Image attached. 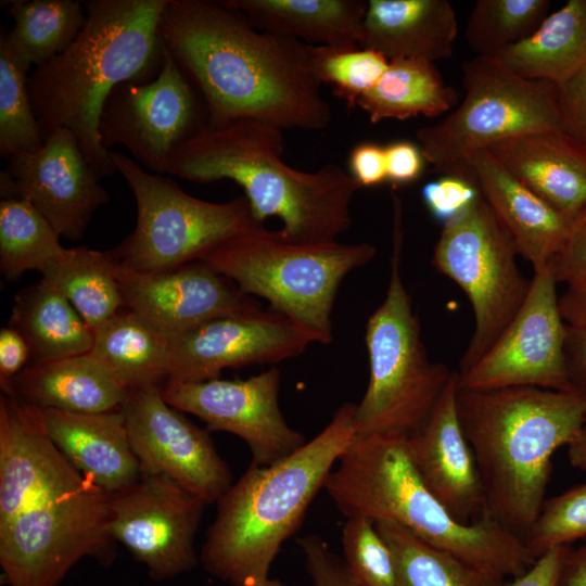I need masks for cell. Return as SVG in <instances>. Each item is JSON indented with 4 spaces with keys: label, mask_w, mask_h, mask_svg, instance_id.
<instances>
[{
    "label": "cell",
    "mask_w": 586,
    "mask_h": 586,
    "mask_svg": "<svg viewBox=\"0 0 586 586\" xmlns=\"http://www.w3.org/2000/svg\"><path fill=\"white\" fill-rule=\"evenodd\" d=\"M550 267L534 271L521 308L480 360L458 373V386H534L572 392L565 365L566 324Z\"/></svg>",
    "instance_id": "obj_14"
},
{
    "label": "cell",
    "mask_w": 586,
    "mask_h": 586,
    "mask_svg": "<svg viewBox=\"0 0 586 586\" xmlns=\"http://www.w3.org/2000/svg\"><path fill=\"white\" fill-rule=\"evenodd\" d=\"M351 175L360 187H373L387 180L384 146L375 142L356 144L348 158Z\"/></svg>",
    "instance_id": "obj_47"
},
{
    "label": "cell",
    "mask_w": 586,
    "mask_h": 586,
    "mask_svg": "<svg viewBox=\"0 0 586 586\" xmlns=\"http://www.w3.org/2000/svg\"><path fill=\"white\" fill-rule=\"evenodd\" d=\"M461 69L460 104L442 120L416 131L425 162L451 169L500 141L562 131L555 85L523 78L495 58L475 56Z\"/></svg>",
    "instance_id": "obj_10"
},
{
    "label": "cell",
    "mask_w": 586,
    "mask_h": 586,
    "mask_svg": "<svg viewBox=\"0 0 586 586\" xmlns=\"http://www.w3.org/2000/svg\"><path fill=\"white\" fill-rule=\"evenodd\" d=\"M556 87L562 131L586 144V67Z\"/></svg>",
    "instance_id": "obj_45"
},
{
    "label": "cell",
    "mask_w": 586,
    "mask_h": 586,
    "mask_svg": "<svg viewBox=\"0 0 586 586\" xmlns=\"http://www.w3.org/2000/svg\"><path fill=\"white\" fill-rule=\"evenodd\" d=\"M314 342L311 333L271 308L218 316L170 337L168 381H207L225 368L277 364Z\"/></svg>",
    "instance_id": "obj_18"
},
{
    "label": "cell",
    "mask_w": 586,
    "mask_h": 586,
    "mask_svg": "<svg viewBox=\"0 0 586 586\" xmlns=\"http://www.w3.org/2000/svg\"><path fill=\"white\" fill-rule=\"evenodd\" d=\"M162 44V43H161ZM163 62L151 79L119 84L107 97L98 123L101 145H124L133 160L164 175L176 151L208 125L206 105L162 46Z\"/></svg>",
    "instance_id": "obj_13"
},
{
    "label": "cell",
    "mask_w": 586,
    "mask_h": 586,
    "mask_svg": "<svg viewBox=\"0 0 586 586\" xmlns=\"http://www.w3.org/2000/svg\"><path fill=\"white\" fill-rule=\"evenodd\" d=\"M356 404L344 403L331 421L289 457L268 467L250 464L216 502L217 513L200 560L213 576L240 586L269 577L282 544L305 513L340 456L355 437Z\"/></svg>",
    "instance_id": "obj_6"
},
{
    "label": "cell",
    "mask_w": 586,
    "mask_h": 586,
    "mask_svg": "<svg viewBox=\"0 0 586 586\" xmlns=\"http://www.w3.org/2000/svg\"><path fill=\"white\" fill-rule=\"evenodd\" d=\"M90 354L128 392L162 388L170 377V337L131 310L94 330Z\"/></svg>",
    "instance_id": "obj_30"
},
{
    "label": "cell",
    "mask_w": 586,
    "mask_h": 586,
    "mask_svg": "<svg viewBox=\"0 0 586 586\" xmlns=\"http://www.w3.org/2000/svg\"><path fill=\"white\" fill-rule=\"evenodd\" d=\"M515 243L482 194L442 225L432 263L468 297L474 329L458 373L475 365L524 303L531 280L517 264Z\"/></svg>",
    "instance_id": "obj_11"
},
{
    "label": "cell",
    "mask_w": 586,
    "mask_h": 586,
    "mask_svg": "<svg viewBox=\"0 0 586 586\" xmlns=\"http://www.w3.org/2000/svg\"><path fill=\"white\" fill-rule=\"evenodd\" d=\"M109 502L110 493L86 479L0 525L1 584L58 586L85 557L111 564Z\"/></svg>",
    "instance_id": "obj_12"
},
{
    "label": "cell",
    "mask_w": 586,
    "mask_h": 586,
    "mask_svg": "<svg viewBox=\"0 0 586 586\" xmlns=\"http://www.w3.org/2000/svg\"><path fill=\"white\" fill-rule=\"evenodd\" d=\"M30 358L24 337L12 327L0 331V385L4 388Z\"/></svg>",
    "instance_id": "obj_50"
},
{
    "label": "cell",
    "mask_w": 586,
    "mask_h": 586,
    "mask_svg": "<svg viewBox=\"0 0 586 586\" xmlns=\"http://www.w3.org/2000/svg\"><path fill=\"white\" fill-rule=\"evenodd\" d=\"M117 279L128 310L169 337L218 316L262 308L201 260L158 272L136 271L118 260Z\"/></svg>",
    "instance_id": "obj_20"
},
{
    "label": "cell",
    "mask_w": 586,
    "mask_h": 586,
    "mask_svg": "<svg viewBox=\"0 0 586 586\" xmlns=\"http://www.w3.org/2000/svg\"><path fill=\"white\" fill-rule=\"evenodd\" d=\"M117 265L113 250L78 246L66 249L41 275L71 302L94 332L125 306Z\"/></svg>",
    "instance_id": "obj_33"
},
{
    "label": "cell",
    "mask_w": 586,
    "mask_h": 586,
    "mask_svg": "<svg viewBox=\"0 0 586 586\" xmlns=\"http://www.w3.org/2000/svg\"><path fill=\"white\" fill-rule=\"evenodd\" d=\"M157 33L201 94L209 126L254 119L317 131L331 123L311 44L259 30L221 1L168 0Z\"/></svg>",
    "instance_id": "obj_1"
},
{
    "label": "cell",
    "mask_w": 586,
    "mask_h": 586,
    "mask_svg": "<svg viewBox=\"0 0 586 586\" xmlns=\"http://www.w3.org/2000/svg\"><path fill=\"white\" fill-rule=\"evenodd\" d=\"M458 91L445 84L434 63L424 59H394L377 85L355 103L373 124L438 116L458 102Z\"/></svg>",
    "instance_id": "obj_32"
},
{
    "label": "cell",
    "mask_w": 586,
    "mask_h": 586,
    "mask_svg": "<svg viewBox=\"0 0 586 586\" xmlns=\"http://www.w3.org/2000/svg\"><path fill=\"white\" fill-rule=\"evenodd\" d=\"M369 243H297L265 227L234 237L201 262L233 281L247 295L265 298L316 342L332 341L331 313L342 280L369 263Z\"/></svg>",
    "instance_id": "obj_8"
},
{
    "label": "cell",
    "mask_w": 586,
    "mask_h": 586,
    "mask_svg": "<svg viewBox=\"0 0 586 586\" xmlns=\"http://www.w3.org/2000/svg\"><path fill=\"white\" fill-rule=\"evenodd\" d=\"M570 546L556 547L538 557L523 574L506 579L501 586H557L562 562Z\"/></svg>",
    "instance_id": "obj_48"
},
{
    "label": "cell",
    "mask_w": 586,
    "mask_h": 586,
    "mask_svg": "<svg viewBox=\"0 0 586 586\" xmlns=\"http://www.w3.org/2000/svg\"><path fill=\"white\" fill-rule=\"evenodd\" d=\"M313 65L321 85L355 106L356 101L380 80L388 60L380 52L364 48L313 46Z\"/></svg>",
    "instance_id": "obj_39"
},
{
    "label": "cell",
    "mask_w": 586,
    "mask_h": 586,
    "mask_svg": "<svg viewBox=\"0 0 586 586\" xmlns=\"http://www.w3.org/2000/svg\"><path fill=\"white\" fill-rule=\"evenodd\" d=\"M568 457L573 468L586 471V425L568 445Z\"/></svg>",
    "instance_id": "obj_53"
},
{
    "label": "cell",
    "mask_w": 586,
    "mask_h": 586,
    "mask_svg": "<svg viewBox=\"0 0 586 586\" xmlns=\"http://www.w3.org/2000/svg\"><path fill=\"white\" fill-rule=\"evenodd\" d=\"M458 22L447 0H369L364 48L394 59L435 62L453 55Z\"/></svg>",
    "instance_id": "obj_26"
},
{
    "label": "cell",
    "mask_w": 586,
    "mask_h": 586,
    "mask_svg": "<svg viewBox=\"0 0 586 586\" xmlns=\"http://www.w3.org/2000/svg\"><path fill=\"white\" fill-rule=\"evenodd\" d=\"M282 130L254 119L207 125L169 160L165 174L208 183L229 179L244 191L254 216L278 217L279 235L291 242L322 243L352 225L351 203L361 188L334 163L303 171L285 164Z\"/></svg>",
    "instance_id": "obj_3"
},
{
    "label": "cell",
    "mask_w": 586,
    "mask_h": 586,
    "mask_svg": "<svg viewBox=\"0 0 586 586\" xmlns=\"http://www.w3.org/2000/svg\"><path fill=\"white\" fill-rule=\"evenodd\" d=\"M259 30L311 46L357 48L364 38L368 1L364 0H224Z\"/></svg>",
    "instance_id": "obj_28"
},
{
    "label": "cell",
    "mask_w": 586,
    "mask_h": 586,
    "mask_svg": "<svg viewBox=\"0 0 586 586\" xmlns=\"http://www.w3.org/2000/svg\"><path fill=\"white\" fill-rule=\"evenodd\" d=\"M559 308L565 324L586 330V280L568 285L559 296Z\"/></svg>",
    "instance_id": "obj_51"
},
{
    "label": "cell",
    "mask_w": 586,
    "mask_h": 586,
    "mask_svg": "<svg viewBox=\"0 0 586 586\" xmlns=\"http://www.w3.org/2000/svg\"><path fill=\"white\" fill-rule=\"evenodd\" d=\"M10 327L26 341L33 362L90 353L94 339L71 302L43 278L16 294Z\"/></svg>",
    "instance_id": "obj_31"
},
{
    "label": "cell",
    "mask_w": 586,
    "mask_h": 586,
    "mask_svg": "<svg viewBox=\"0 0 586 586\" xmlns=\"http://www.w3.org/2000/svg\"><path fill=\"white\" fill-rule=\"evenodd\" d=\"M456 407L481 477L483 515L523 540L545 500L552 455L586 425L584 403L534 386H458Z\"/></svg>",
    "instance_id": "obj_4"
},
{
    "label": "cell",
    "mask_w": 586,
    "mask_h": 586,
    "mask_svg": "<svg viewBox=\"0 0 586 586\" xmlns=\"http://www.w3.org/2000/svg\"><path fill=\"white\" fill-rule=\"evenodd\" d=\"M2 393L40 409L92 413L120 409L129 392L87 353L33 362Z\"/></svg>",
    "instance_id": "obj_27"
},
{
    "label": "cell",
    "mask_w": 586,
    "mask_h": 586,
    "mask_svg": "<svg viewBox=\"0 0 586 586\" xmlns=\"http://www.w3.org/2000/svg\"><path fill=\"white\" fill-rule=\"evenodd\" d=\"M304 555L311 586H358L342 557L332 551L326 540L316 535L297 539Z\"/></svg>",
    "instance_id": "obj_43"
},
{
    "label": "cell",
    "mask_w": 586,
    "mask_h": 586,
    "mask_svg": "<svg viewBox=\"0 0 586 586\" xmlns=\"http://www.w3.org/2000/svg\"><path fill=\"white\" fill-rule=\"evenodd\" d=\"M240 586H286V585L277 578L267 577L263 579L247 581Z\"/></svg>",
    "instance_id": "obj_54"
},
{
    "label": "cell",
    "mask_w": 586,
    "mask_h": 586,
    "mask_svg": "<svg viewBox=\"0 0 586 586\" xmlns=\"http://www.w3.org/2000/svg\"><path fill=\"white\" fill-rule=\"evenodd\" d=\"M564 354L571 391L586 407V330L566 324Z\"/></svg>",
    "instance_id": "obj_49"
},
{
    "label": "cell",
    "mask_w": 586,
    "mask_h": 586,
    "mask_svg": "<svg viewBox=\"0 0 586 586\" xmlns=\"http://www.w3.org/2000/svg\"><path fill=\"white\" fill-rule=\"evenodd\" d=\"M341 542L342 559L358 586H399L392 550L372 521L346 518Z\"/></svg>",
    "instance_id": "obj_40"
},
{
    "label": "cell",
    "mask_w": 586,
    "mask_h": 586,
    "mask_svg": "<svg viewBox=\"0 0 586 586\" xmlns=\"http://www.w3.org/2000/svg\"><path fill=\"white\" fill-rule=\"evenodd\" d=\"M586 536V483L545 499L523 543L537 559Z\"/></svg>",
    "instance_id": "obj_41"
},
{
    "label": "cell",
    "mask_w": 586,
    "mask_h": 586,
    "mask_svg": "<svg viewBox=\"0 0 586 586\" xmlns=\"http://www.w3.org/2000/svg\"><path fill=\"white\" fill-rule=\"evenodd\" d=\"M167 1H87L86 23L75 41L28 75L43 142L56 130L69 129L100 179L116 171L99 139L102 107L119 84L148 80L160 72L157 28Z\"/></svg>",
    "instance_id": "obj_2"
},
{
    "label": "cell",
    "mask_w": 586,
    "mask_h": 586,
    "mask_svg": "<svg viewBox=\"0 0 586 586\" xmlns=\"http://www.w3.org/2000/svg\"><path fill=\"white\" fill-rule=\"evenodd\" d=\"M557 586H586V545L577 549L570 547Z\"/></svg>",
    "instance_id": "obj_52"
},
{
    "label": "cell",
    "mask_w": 586,
    "mask_h": 586,
    "mask_svg": "<svg viewBox=\"0 0 586 586\" xmlns=\"http://www.w3.org/2000/svg\"><path fill=\"white\" fill-rule=\"evenodd\" d=\"M279 387L280 371L272 366L247 379L170 380L161 393L171 407L203 420L207 430L242 438L252 453L251 463L268 467L306 443L280 410Z\"/></svg>",
    "instance_id": "obj_16"
},
{
    "label": "cell",
    "mask_w": 586,
    "mask_h": 586,
    "mask_svg": "<svg viewBox=\"0 0 586 586\" xmlns=\"http://www.w3.org/2000/svg\"><path fill=\"white\" fill-rule=\"evenodd\" d=\"M457 388L456 371L423 428L409 436V446L426 487L455 521L471 524L483 515L484 493L459 421Z\"/></svg>",
    "instance_id": "obj_22"
},
{
    "label": "cell",
    "mask_w": 586,
    "mask_h": 586,
    "mask_svg": "<svg viewBox=\"0 0 586 586\" xmlns=\"http://www.w3.org/2000/svg\"><path fill=\"white\" fill-rule=\"evenodd\" d=\"M8 13L14 25L0 40L29 71L67 50L87 17L81 2L72 0L12 1Z\"/></svg>",
    "instance_id": "obj_34"
},
{
    "label": "cell",
    "mask_w": 586,
    "mask_h": 586,
    "mask_svg": "<svg viewBox=\"0 0 586 586\" xmlns=\"http://www.w3.org/2000/svg\"><path fill=\"white\" fill-rule=\"evenodd\" d=\"M495 59L526 79L555 86L569 81L586 67V0L568 1Z\"/></svg>",
    "instance_id": "obj_29"
},
{
    "label": "cell",
    "mask_w": 586,
    "mask_h": 586,
    "mask_svg": "<svg viewBox=\"0 0 586 586\" xmlns=\"http://www.w3.org/2000/svg\"><path fill=\"white\" fill-rule=\"evenodd\" d=\"M42 415L64 457L103 491H123L141 477L120 409L92 413L42 409Z\"/></svg>",
    "instance_id": "obj_24"
},
{
    "label": "cell",
    "mask_w": 586,
    "mask_h": 586,
    "mask_svg": "<svg viewBox=\"0 0 586 586\" xmlns=\"http://www.w3.org/2000/svg\"><path fill=\"white\" fill-rule=\"evenodd\" d=\"M136 200L133 231L116 247L119 263L140 272H158L202 260L224 242L263 228L245 195L224 203L186 193L173 179L150 173L110 151Z\"/></svg>",
    "instance_id": "obj_9"
},
{
    "label": "cell",
    "mask_w": 586,
    "mask_h": 586,
    "mask_svg": "<svg viewBox=\"0 0 586 586\" xmlns=\"http://www.w3.org/2000/svg\"><path fill=\"white\" fill-rule=\"evenodd\" d=\"M375 527L392 550L399 586H501L505 578L485 573L390 521Z\"/></svg>",
    "instance_id": "obj_35"
},
{
    "label": "cell",
    "mask_w": 586,
    "mask_h": 586,
    "mask_svg": "<svg viewBox=\"0 0 586 586\" xmlns=\"http://www.w3.org/2000/svg\"><path fill=\"white\" fill-rule=\"evenodd\" d=\"M386 176L393 183H408L419 178L425 158L419 145L405 140L384 146Z\"/></svg>",
    "instance_id": "obj_46"
},
{
    "label": "cell",
    "mask_w": 586,
    "mask_h": 586,
    "mask_svg": "<svg viewBox=\"0 0 586 586\" xmlns=\"http://www.w3.org/2000/svg\"><path fill=\"white\" fill-rule=\"evenodd\" d=\"M85 477L50 437L42 409L0 397V525L78 488Z\"/></svg>",
    "instance_id": "obj_21"
},
{
    "label": "cell",
    "mask_w": 586,
    "mask_h": 586,
    "mask_svg": "<svg viewBox=\"0 0 586 586\" xmlns=\"http://www.w3.org/2000/svg\"><path fill=\"white\" fill-rule=\"evenodd\" d=\"M391 276L385 297L370 315L365 342L369 381L356 404V436L395 432L411 436L428 421L456 371L428 356L418 316L400 275V204H394Z\"/></svg>",
    "instance_id": "obj_7"
},
{
    "label": "cell",
    "mask_w": 586,
    "mask_h": 586,
    "mask_svg": "<svg viewBox=\"0 0 586 586\" xmlns=\"http://www.w3.org/2000/svg\"><path fill=\"white\" fill-rule=\"evenodd\" d=\"M451 169L446 176L424 184L421 190L426 208L442 225L466 211L481 194L466 164Z\"/></svg>",
    "instance_id": "obj_42"
},
{
    "label": "cell",
    "mask_w": 586,
    "mask_h": 586,
    "mask_svg": "<svg viewBox=\"0 0 586 586\" xmlns=\"http://www.w3.org/2000/svg\"><path fill=\"white\" fill-rule=\"evenodd\" d=\"M464 164L496 217L512 237L518 253L533 270L550 267L569 234L572 217L558 211L511 175L487 149Z\"/></svg>",
    "instance_id": "obj_23"
},
{
    "label": "cell",
    "mask_w": 586,
    "mask_h": 586,
    "mask_svg": "<svg viewBox=\"0 0 586 586\" xmlns=\"http://www.w3.org/2000/svg\"><path fill=\"white\" fill-rule=\"evenodd\" d=\"M28 73L0 40V155L7 160L43 144L28 91Z\"/></svg>",
    "instance_id": "obj_38"
},
{
    "label": "cell",
    "mask_w": 586,
    "mask_h": 586,
    "mask_svg": "<svg viewBox=\"0 0 586 586\" xmlns=\"http://www.w3.org/2000/svg\"><path fill=\"white\" fill-rule=\"evenodd\" d=\"M518 180L574 217L586 205V144L563 131L533 132L487 149Z\"/></svg>",
    "instance_id": "obj_25"
},
{
    "label": "cell",
    "mask_w": 586,
    "mask_h": 586,
    "mask_svg": "<svg viewBox=\"0 0 586 586\" xmlns=\"http://www.w3.org/2000/svg\"><path fill=\"white\" fill-rule=\"evenodd\" d=\"M323 488L346 518L395 522L485 573L508 579L536 561L521 538L485 515L455 521L423 482L405 434L355 435Z\"/></svg>",
    "instance_id": "obj_5"
},
{
    "label": "cell",
    "mask_w": 586,
    "mask_h": 586,
    "mask_svg": "<svg viewBox=\"0 0 586 586\" xmlns=\"http://www.w3.org/2000/svg\"><path fill=\"white\" fill-rule=\"evenodd\" d=\"M206 505L167 476L141 474L110 493L109 533L153 581L173 578L198 565L194 537Z\"/></svg>",
    "instance_id": "obj_15"
},
{
    "label": "cell",
    "mask_w": 586,
    "mask_h": 586,
    "mask_svg": "<svg viewBox=\"0 0 586 586\" xmlns=\"http://www.w3.org/2000/svg\"><path fill=\"white\" fill-rule=\"evenodd\" d=\"M549 0H477L464 37L476 56L495 58L530 37L548 15Z\"/></svg>",
    "instance_id": "obj_37"
},
{
    "label": "cell",
    "mask_w": 586,
    "mask_h": 586,
    "mask_svg": "<svg viewBox=\"0 0 586 586\" xmlns=\"http://www.w3.org/2000/svg\"><path fill=\"white\" fill-rule=\"evenodd\" d=\"M44 216L27 200L0 202V269L10 281L28 270L42 271L66 249Z\"/></svg>",
    "instance_id": "obj_36"
},
{
    "label": "cell",
    "mask_w": 586,
    "mask_h": 586,
    "mask_svg": "<svg viewBox=\"0 0 586 586\" xmlns=\"http://www.w3.org/2000/svg\"><path fill=\"white\" fill-rule=\"evenodd\" d=\"M550 269L558 283L586 280V205L572 218L566 240Z\"/></svg>",
    "instance_id": "obj_44"
},
{
    "label": "cell",
    "mask_w": 586,
    "mask_h": 586,
    "mask_svg": "<svg viewBox=\"0 0 586 586\" xmlns=\"http://www.w3.org/2000/svg\"><path fill=\"white\" fill-rule=\"evenodd\" d=\"M1 198L29 201L60 237L79 240L93 213L110 201L74 133L62 128L34 152L9 158L0 175Z\"/></svg>",
    "instance_id": "obj_19"
},
{
    "label": "cell",
    "mask_w": 586,
    "mask_h": 586,
    "mask_svg": "<svg viewBox=\"0 0 586 586\" xmlns=\"http://www.w3.org/2000/svg\"><path fill=\"white\" fill-rule=\"evenodd\" d=\"M120 410L141 474L167 476L207 505L229 491L231 470L207 431L171 407L161 388L129 392Z\"/></svg>",
    "instance_id": "obj_17"
}]
</instances>
